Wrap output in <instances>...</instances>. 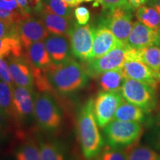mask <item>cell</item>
Segmentation results:
<instances>
[{
    "instance_id": "cell-34",
    "label": "cell",
    "mask_w": 160,
    "mask_h": 160,
    "mask_svg": "<svg viewBox=\"0 0 160 160\" xmlns=\"http://www.w3.org/2000/svg\"><path fill=\"white\" fill-rule=\"evenodd\" d=\"M76 21L80 25H85L90 20V12L87 8L84 6H79L74 10Z\"/></svg>"
},
{
    "instance_id": "cell-42",
    "label": "cell",
    "mask_w": 160,
    "mask_h": 160,
    "mask_svg": "<svg viewBox=\"0 0 160 160\" xmlns=\"http://www.w3.org/2000/svg\"><path fill=\"white\" fill-rule=\"evenodd\" d=\"M159 42H158L157 46H159L160 47V30H159Z\"/></svg>"
},
{
    "instance_id": "cell-39",
    "label": "cell",
    "mask_w": 160,
    "mask_h": 160,
    "mask_svg": "<svg viewBox=\"0 0 160 160\" xmlns=\"http://www.w3.org/2000/svg\"><path fill=\"white\" fill-rule=\"evenodd\" d=\"M153 5L155 8L160 13V0H153Z\"/></svg>"
},
{
    "instance_id": "cell-27",
    "label": "cell",
    "mask_w": 160,
    "mask_h": 160,
    "mask_svg": "<svg viewBox=\"0 0 160 160\" xmlns=\"http://www.w3.org/2000/svg\"><path fill=\"white\" fill-rule=\"evenodd\" d=\"M127 153L128 160H160L157 152L146 146H133Z\"/></svg>"
},
{
    "instance_id": "cell-7",
    "label": "cell",
    "mask_w": 160,
    "mask_h": 160,
    "mask_svg": "<svg viewBox=\"0 0 160 160\" xmlns=\"http://www.w3.org/2000/svg\"><path fill=\"white\" fill-rule=\"evenodd\" d=\"M124 99L119 91H102L93 99V113L98 126L105 128L113 119Z\"/></svg>"
},
{
    "instance_id": "cell-38",
    "label": "cell",
    "mask_w": 160,
    "mask_h": 160,
    "mask_svg": "<svg viewBox=\"0 0 160 160\" xmlns=\"http://www.w3.org/2000/svg\"><path fill=\"white\" fill-rule=\"evenodd\" d=\"M64 1L66 2L68 5H70L71 7H74V6H77L81 3L80 0H64Z\"/></svg>"
},
{
    "instance_id": "cell-15",
    "label": "cell",
    "mask_w": 160,
    "mask_h": 160,
    "mask_svg": "<svg viewBox=\"0 0 160 160\" xmlns=\"http://www.w3.org/2000/svg\"><path fill=\"white\" fill-rule=\"evenodd\" d=\"M8 65L14 85L33 90L34 86L33 74L25 58L22 57L10 59Z\"/></svg>"
},
{
    "instance_id": "cell-13",
    "label": "cell",
    "mask_w": 160,
    "mask_h": 160,
    "mask_svg": "<svg viewBox=\"0 0 160 160\" xmlns=\"http://www.w3.org/2000/svg\"><path fill=\"white\" fill-rule=\"evenodd\" d=\"M159 39V30L150 28L138 21L133 23L126 46L133 49H142L150 46H157Z\"/></svg>"
},
{
    "instance_id": "cell-26",
    "label": "cell",
    "mask_w": 160,
    "mask_h": 160,
    "mask_svg": "<svg viewBox=\"0 0 160 160\" xmlns=\"http://www.w3.org/2000/svg\"><path fill=\"white\" fill-rule=\"evenodd\" d=\"M17 160H42L39 147L33 140L29 139L22 145L16 151Z\"/></svg>"
},
{
    "instance_id": "cell-5",
    "label": "cell",
    "mask_w": 160,
    "mask_h": 160,
    "mask_svg": "<svg viewBox=\"0 0 160 160\" xmlns=\"http://www.w3.org/2000/svg\"><path fill=\"white\" fill-rule=\"evenodd\" d=\"M33 114L40 127L48 131L58 128L62 119L59 106L48 93L36 94Z\"/></svg>"
},
{
    "instance_id": "cell-14",
    "label": "cell",
    "mask_w": 160,
    "mask_h": 160,
    "mask_svg": "<svg viewBox=\"0 0 160 160\" xmlns=\"http://www.w3.org/2000/svg\"><path fill=\"white\" fill-rule=\"evenodd\" d=\"M44 43L53 63H62L70 59L71 49L68 36L51 33L44 40Z\"/></svg>"
},
{
    "instance_id": "cell-33",
    "label": "cell",
    "mask_w": 160,
    "mask_h": 160,
    "mask_svg": "<svg viewBox=\"0 0 160 160\" xmlns=\"http://www.w3.org/2000/svg\"><path fill=\"white\" fill-rule=\"evenodd\" d=\"M100 4L104 9L109 11L122 8H131L128 0H100Z\"/></svg>"
},
{
    "instance_id": "cell-16",
    "label": "cell",
    "mask_w": 160,
    "mask_h": 160,
    "mask_svg": "<svg viewBox=\"0 0 160 160\" xmlns=\"http://www.w3.org/2000/svg\"><path fill=\"white\" fill-rule=\"evenodd\" d=\"M13 102L16 117L23 119L31 116L34 110L33 90L14 86L13 90Z\"/></svg>"
},
{
    "instance_id": "cell-6",
    "label": "cell",
    "mask_w": 160,
    "mask_h": 160,
    "mask_svg": "<svg viewBox=\"0 0 160 160\" xmlns=\"http://www.w3.org/2000/svg\"><path fill=\"white\" fill-rule=\"evenodd\" d=\"M72 54L85 62L91 60L93 42V27L91 25H80L77 22L68 33Z\"/></svg>"
},
{
    "instance_id": "cell-4",
    "label": "cell",
    "mask_w": 160,
    "mask_h": 160,
    "mask_svg": "<svg viewBox=\"0 0 160 160\" xmlns=\"http://www.w3.org/2000/svg\"><path fill=\"white\" fill-rule=\"evenodd\" d=\"M119 92L124 99L141 108L145 113L154 108L155 92L151 86L137 80L125 78Z\"/></svg>"
},
{
    "instance_id": "cell-31",
    "label": "cell",
    "mask_w": 160,
    "mask_h": 160,
    "mask_svg": "<svg viewBox=\"0 0 160 160\" xmlns=\"http://www.w3.org/2000/svg\"><path fill=\"white\" fill-rule=\"evenodd\" d=\"M28 16L30 15L24 13L22 12L6 11L0 8V19L3 20L10 25L18 26L19 22Z\"/></svg>"
},
{
    "instance_id": "cell-24",
    "label": "cell",
    "mask_w": 160,
    "mask_h": 160,
    "mask_svg": "<svg viewBox=\"0 0 160 160\" xmlns=\"http://www.w3.org/2000/svg\"><path fill=\"white\" fill-rule=\"evenodd\" d=\"M13 87L0 80V111L9 117H16L13 102Z\"/></svg>"
},
{
    "instance_id": "cell-11",
    "label": "cell",
    "mask_w": 160,
    "mask_h": 160,
    "mask_svg": "<svg viewBox=\"0 0 160 160\" xmlns=\"http://www.w3.org/2000/svg\"><path fill=\"white\" fill-rule=\"evenodd\" d=\"M48 35L42 20L32 15L23 18L18 24V37L25 50L33 43L44 41Z\"/></svg>"
},
{
    "instance_id": "cell-1",
    "label": "cell",
    "mask_w": 160,
    "mask_h": 160,
    "mask_svg": "<svg viewBox=\"0 0 160 160\" xmlns=\"http://www.w3.org/2000/svg\"><path fill=\"white\" fill-rule=\"evenodd\" d=\"M45 72L52 88L64 95L85 88L90 77L85 68L71 58L62 63H52Z\"/></svg>"
},
{
    "instance_id": "cell-30",
    "label": "cell",
    "mask_w": 160,
    "mask_h": 160,
    "mask_svg": "<svg viewBox=\"0 0 160 160\" xmlns=\"http://www.w3.org/2000/svg\"><path fill=\"white\" fill-rule=\"evenodd\" d=\"M100 157L102 160H128L127 151L111 145L104 149Z\"/></svg>"
},
{
    "instance_id": "cell-37",
    "label": "cell",
    "mask_w": 160,
    "mask_h": 160,
    "mask_svg": "<svg viewBox=\"0 0 160 160\" xmlns=\"http://www.w3.org/2000/svg\"><path fill=\"white\" fill-rule=\"evenodd\" d=\"M130 6L132 9L137 8L142 6L143 4H145L148 0H128Z\"/></svg>"
},
{
    "instance_id": "cell-10",
    "label": "cell",
    "mask_w": 160,
    "mask_h": 160,
    "mask_svg": "<svg viewBox=\"0 0 160 160\" xmlns=\"http://www.w3.org/2000/svg\"><path fill=\"white\" fill-rule=\"evenodd\" d=\"M125 78L141 82L156 88L160 84V72H157L137 58L129 56L122 68Z\"/></svg>"
},
{
    "instance_id": "cell-29",
    "label": "cell",
    "mask_w": 160,
    "mask_h": 160,
    "mask_svg": "<svg viewBox=\"0 0 160 160\" xmlns=\"http://www.w3.org/2000/svg\"><path fill=\"white\" fill-rule=\"evenodd\" d=\"M20 8L29 15L39 14L42 10V0H17Z\"/></svg>"
},
{
    "instance_id": "cell-22",
    "label": "cell",
    "mask_w": 160,
    "mask_h": 160,
    "mask_svg": "<svg viewBox=\"0 0 160 160\" xmlns=\"http://www.w3.org/2000/svg\"><path fill=\"white\" fill-rule=\"evenodd\" d=\"M23 57V47L19 37L0 39V59L20 58Z\"/></svg>"
},
{
    "instance_id": "cell-18",
    "label": "cell",
    "mask_w": 160,
    "mask_h": 160,
    "mask_svg": "<svg viewBox=\"0 0 160 160\" xmlns=\"http://www.w3.org/2000/svg\"><path fill=\"white\" fill-rule=\"evenodd\" d=\"M25 58L31 67L46 71L53 62L43 41L33 43L25 49Z\"/></svg>"
},
{
    "instance_id": "cell-19",
    "label": "cell",
    "mask_w": 160,
    "mask_h": 160,
    "mask_svg": "<svg viewBox=\"0 0 160 160\" xmlns=\"http://www.w3.org/2000/svg\"><path fill=\"white\" fill-rule=\"evenodd\" d=\"M128 54L142 61L153 71L160 72V48L158 46H150L142 49L128 48Z\"/></svg>"
},
{
    "instance_id": "cell-36",
    "label": "cell",
    "mask_w": 160,
    "mask_h": 160,
    "mask_svg": "<svg viewBox=\"0 0 160 160\" xmlns=\"http://www.w3.org/2000/svg\"><path fill=\"white\" fill-rule=\"evenodd\" d=\"M0 8L6 10V11L22 12V13H25L20 8L19 4L17 2V0H0Z\"/></svg>"
},
{
    "instance_id": "cell-8",
    "label": "cell",
    "mask_w": 160,
    "mask_h": 160,
    "mask_svg": "<svg viewBox=\"0 0 160 160\" xmlns=\"http://www.w3.org/2000/svg\"><path fill=\"white\" fill-rule=\"evenodd\" d=\"M131 8H122L111 10L101 24L111 30L116 37L126 45L133 28Z\"/></svg>"
},
{
    "instance_id": "cell-41",
    "label": "cell",
    "mask_w": 160,
    "mask_h": 160,
    "mask_svg": "<svg viewBox=\"0 0 160 160\" xmlns=\"http://www.w3.org/2000/svg\"><path fill=\"white\" fill-rule=\"evenodd\" d=\"M2 112L0 111V128H1V127H2Z\"/></svg>"
},
{
    "instance_id": "cell-23",
    "label": "cell",
    "mask_w": 160,
    "mask_h": 160,
    "mask_svg": "<svg viewBox=\"0 0 160 160\" xmlns=\"http://www.w3.org/2000/svg\"><path fill=\"white\" fill-rule=\"evenodd\" d=\"M138 21L151 29L160 30V13L154 7L141 6L136 13Z\"/></svg>"
},
{
    "instance_id": "cell-17",
    "label": "cell",
    "mask_w": 160,
    "mask_h": 160,
    "mask_svg": "<svg viewBox=\"0 0 160 160\" xmlns=\"http://www.w3.org/2000/svg\"><path fill=\"white\" fill-rule=\"evenodd\" d=\"M46 29L52 34L68 36L76 22L73 18H66L42 9L39 13Z\"/></svg>"
},
{
    "instance_id": "cell-43",
    "label": "cell",
    "mask_w": 160,
    "mask_h": 160,
    "mask_svg": "<svg viewBox=\"0 0 160 160\" xmlns=\"http://www.w3.org/2000/svg\"><path fill=\"white\" fill-rule=\"evenodd\" d=\"M159 126H160V121H159ZM159 145H160V130H159Z\"/></svg>"
},
{
    "instance_id": "cell-20",
    "label": "cell",
    "mask_w": 160,
    "mask_h": 160,
    "mask_svg": "<svg viewBox=\"0 0 160 160\" xmlns=\"http://www.w3.org/2000/svg\"><path fill=\"white\" fill-rule=\"evenodd\" d=\"M145 111L141 108L127 101H123L116 111L113 120L141 122L145 119Z\"/></svg>"
},
{
    "instance_id": "cell-35",
    "label": "cell",
    "mask_w": 160,
    "mask_h": 160,
    "mask_svg": "<svg viewBox=\"0 0 160 160\" xmlns=\"http://www.w3.org/2000/svg\"><path fill=\"white\" fill-rule=\"evenodd\" d=\"M0 79L11 86H14L10 73L8 63L4 59H0Z\"/></svg>"
},
{
    "instance_id": "cell-28",
    "label": "cell",
    "mask_w": 160,
    "mask_h": 160,
    "mask_svg": "<svg viewBox=\"0 0 160 160\" xmlns=\"http://www.w3.org/2000/svg\"><path fill=\"white\" fill-rule=\"evenodd\" d=\"M39 151L42 160H65L62 150L53 143L42 142Z\"/></svg>"
},
{
    "instance_id": "cell-2",
    "label": "cell",
    "mask_w": 160,
    "mask_h": 160,
    "mask_svg": "<svg viewBox=\"0 0 160 160\" xmlns=\"http://www.w3.org/2000/svg\"><path fill=\"white\" fill-rule=\"evenodd\" d=\"M77 128L84 157L90 160L97 157L104 142L93 113V99H89L80 110L77 119Z\"/></svg>"
},
{
    "instance_id": "cell-21",
    "label": "cell",
    "mask_w": 160,
    "mask_h": 160,
    "mask_svg": "<svg viewBox=\"0 0 160 160\" xmlns=\"http://www.w3.org/2000/svg\"><path fill=\"white\" fill-rule=\"evenodd\" d=\"M99 85L102 91H119L125 77L122 68L106 71L99 77Z\"/></svg>"
},
{
    "instance_id": "cell-32",
    "label": "cell",
    "mask_w": 160,
    "mask_h": 160,
    "mask_svg": "<svg viewBox=\"0 0 160 160\" xmlns=\"http://www.w3.org/2000/svg\"><path fill=\"white\" fill-rule=\"evenodd\" d=\"M11 37H18V26L0 19V39Z\"/></svg>"
},
{
    "instance_id": "cell-9",
    "label": "cell",
    "mask_w": 160,
    "mask_h": 160,
    "mask_svg": "<svg viewBox=\"0 0 160 160\" xmlns=\"http://www.w3.org/2000/svg\"><path fill=\"white\" fill-rule=\"evenodd\" d=\"M128 49L126 45L118 46L102 57L88 62L85 68L89 76L97 77L106 71L122 68L127 58Z\"/></svg>"
},
{
    "instance_id": "cell-40",
    "label": "cell",
    "mask_w": 160,
    "mask_h": 160,
    "mask_svg": "<svg viewBox=\"0 0 160 160\" xmlns=\"http://www.w3.org/2000/svg\"><path fill=\"white\" fill-rule=\"evenodd\" d=\"M90 160H102V159H101V157H100V156H97V157L93 158V159H91Z\"/></svg>"
},
{
    "instance_id": "cell-3",
    "label": "cell",
    "mask_w": 160,
    "mask_h": 160,
    "mask_svg": "<svg viewBox=\"0 0 160 160\" xmlns=\"http://www.w3.org/2000/svg\"><path fill=\"white\" fill-rule=\"evenodd\" d=\"M104 132L109 145L126 147L134 144L142 133V127L137 122L112 120L105 127Z\"/></svg>"
},
{
    "instance_id": "cell-12",
    "label": "cell",
    "mask_w": 160,
    "mask_h": 160,
    "mask_svg": "<svg viewBox=\"0 0 160 160\" xmlns=\"http://www.w3.org/2000/svg\"><path fill=\"white\" fill-rule=\"evenodd\" d=\"M122 45L108 28L99 24L97 28H93V48L90 61L102 57L115 48Z\"/></svg>"
},
{
    "instance_id": "cell-25",
    "label": "cell",
    "mask_w": 160,
    "mask_h": 160,
    "mask_svg": "<svg viewBox=\"0 0 160 160\" xmlns=\"http://www.w3.org/2000/svg\"><path fill=\"white\" fill-rule=\"evenodd\" d=\"M42 9L60 17L73 18V14H74L73 7L64 0H42Z\"/></svg>"
}]
</instances>
